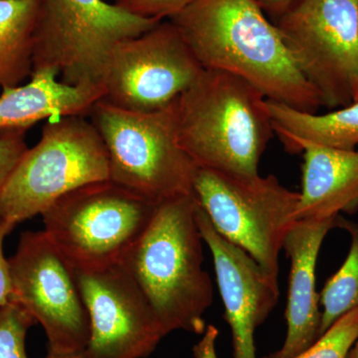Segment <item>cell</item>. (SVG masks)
<instances>
[{
    "label": "cell",
    "instance_id": "20",
    "mask_svg": "<svg viewBox=\"0 0 358 358\" xmlns=\"http://www.w3.org/2000/svg\"><path fill=\"white\" fill-rule=\"evenodd\" d=\"M357 336L358 307L339 317L310 348L292 358H348Z\"/></svg>",
    "mask_w": 358,
    "mask_h": 358
},
{
    "label": "cell",
    "instance_id": "17",
    "mask_svg": "<svg viewBox=\"0 0 358 358\" xmlns=\"http://www.w3.org/2000/svg\"><path fill=\"white\" fill-rule=\"evenodd\" d=\"M264 108L286 152L298 154L305 145L343 150L358 147V101L322 115L267 99Z\"/></svg>",
    "mask_w": 358,
    "mask_h": 358
},
{
    "label": "cell",
    "instance_id": "9",
    "mask_svg": "<svg viewBox=\"0 0 358 358\" xmlns=\"http://www.w3.org/2000/svg\"><path fill=\"white\" fill-rule=\"evenodd\" d=\"M273 22L322 106L352 105L358 89V0H296Z\"/></svg>",
    "mask_w": 358,
    "mask_h": 358
},
{
    "label": "cell",
    "instance_id": "24",
    "mask_svg": "<svg viewBox=\"0 0 358 358\" xmlns=\"http://www.w3.org/2000/svg\"><path fill=\"white\" fill-rule=\"evenodd\" d=\"M14 228V226L0 219V307L11 301L13 296L10 270L8 259L4 256L3 243L7 235L11 233Z\"/></svg>",
    "mask_w": 358,
    "mask_h": 358
},
{
    "label": "cell",
    "instance_id": "1",
    "mask_svg": "<svg viewBox=\"0 0 358 358\" xmlns=\"http://www.w3.org/2000/svg\"><path fill=\"white\" fill-rule=\"evenodd\" d=\"M204 69L244 79L267 100L317 113L322 101L257 0H193L169 18Z\"/></svg>",
    "mask_w": 358,
    "mask_h": 358
},
{
    "label": "cell",
    "instance_id": "19",
    "mask_svg": "<svg viewBox=\"0 0 358 358\" xmlns=\"http://www.w3.org/2000/svg\"><path fill=\"white\" fill-rule=\"evenodd\" d=\"M336 227L350 234V249L345 263L327 280L320 294L322 307L320 336L339 317L358 307V223L338 215Z\"/></svg>",
    "mask_w": 358,
    "mask_h": 358
},
{
    "label": "cell",
    "instance_id": "18",
    "mask_svg": "<svg viewBox=\"0 0 358 358\" xmlns=\"http://www.w3.org/2000/svg\"><path fill=\"white\" fill-rule=\"evenodd\" d=\"M39 0H0V89L22 85L33 74Z\"/></svg>",
    "mask_w": 358,
    "mask_h": 358
},
{
    "label": "cell",
    "instance_id": "4",
    "mask_svg": "<svg viewBox=\"0 0 358 358\" xmlns=\"http://www.w3.org/2000/svg\"><path fill=\"white\" fill-rule=\"evenodd\" d=\"M176 99L152 112L101 99L89 114L107 148L110 180L157 204L193 192L197 166L179 141Z\"/></svg>",
    "mask_w": 358,
    "mask_h": 358
},
{
    "label": "cell",
    "instance_id": "25",
    "mask_svg": "<svg viewBox=\"0 0 358 358\" xmlns=\"http://www.w3.org/2000/svg\"><path fill=\"white\" fill-rule=\"evenodd\" d=\"M219 331L217 327L209 324L205 329L203 336L193 348L194 358H218L216 353V341Z\"/></svg>",
    "mask_w": 358,
    "mask_h": 358
},
{
    "label": "cell",
    "instance_id": "23",
    "mask_svg": "<svg viewBox=\"0 0 358 358\" xmlns=\"http://www.w3.org/2000/svg\"><path fill=\"white\" fill-rule=\"evenodd\" d=\"M26 131L0 134V194L21 157L28 150Z\"/></svg>",
    "mask_w": 358,
    "mask_h": 358
},
{
    "label": "cell",
    "instance_id": "22",
    "mask_svg": "<svg viewBox=\"0 0 358 358\" xmlns=\"http://www.w3.org/2000/svg\"><path fill=\"white\" fill-rule=\"evenodd\" d=\"M193 0H115V6L143 18L169 20L185 9Z\"/></svg>",
    "mask_w": 358,
    "mask_h": 358
},
{
    "label": "cell",
    "instance_id": "27",
    "mask_svg": "<svg viewBox=\"0 0 358 358\" xmlns=\"http://www.w3.org/2000/svg\"><path fill=\"white\" fill-rule=\"evenodd\" d=\"M44 358H84L82 352L76 353H54L48 352Z\"/></svg>",
    "mask_w": 358,
    "mask_h": 358
},
{
    "label": "cell",
    "instance_id": "12",
    "mask_svg": "<svg viewBox=\"0 0 358 358\" xmlns=\"http://www.w3.org/2000/svg\"><path fill=\"white\" fill-rule=\"evenodd\" d=\"M71 268L89 315L84 358L150 357L167 334L126 267Z\"/></svg>",
    "mask_w": 358,
    "mask_h": 358
},
{
    "label": "cell",
    "instance_id": "21",
    "mask_svg": "<svg viewBox=\"0 0 358 358\" xmlns=\"http://www.w3.org/2000/svg\"><path fill=\"white\" fill-rule=\"evenodd\" d=\"M35 324L32 315L15 301L0 307V358H28L26 336Z\"/></svg>",
    "mask_w": 358,
    "mask_h": 358
},
{
    "label": "cell",
    "instance_id": "6",
    "mask_svg": "<svg viewBox=\"0 0 358 358\" xmlns=\"http://www.w3.org/2000/svg\"><path fill=\"white\" fill-rule=\"evenodd\" d=\"M109 179L107 148L93 122L84 115L47 120L0 194V219L16 227L72 190Z\"/></svg>",
    "mask_w": 358,
    "mask_h": 358
},
{
    "label": "cell",
    "instance_id": "29",
    "mask_svg": "<svg viewBox=\"0 0 358 358\" xmlns=\"http://www.w3.org/2000/svg\"><path fill=\"white\" fill-rule=\"evenodd\" d=\"M355 101H358V89H357V95H355Z\"/></svg>",
    "mask_w": 358,
    "mask_h": 358
},
{
    "label": "cell",
    "instance_id": "26",
    "mask_svg": "<svg viewBox=\"0 0 358 358\" xmlns=\"http://www.w3.org/2000/svg\"><path fill=\"white\" fill-rule=\"evenodd\" d=\"M262 7L264 13L273 18V21L282 15L296 0H257Z\"/></svg>",
    "mask_w": 358,
    "mask_h": 358
},
{
    "label": "cell",
    "instance_id": "2",
    "mask_svg": "<svg viewBox=\"0 0 358 358\" xmlns=\"http://www.w3.org/2000/svg\"><path fill=\"white\" fill-rule=\"evenodd\" d=\"M197 206L193 192L160 202L122 262L167 334H203V315L213 301V285L203 268Z\"/></svg>",
    "mask_w": 358,
    "mask_h": 358
},
{
    "label": "cell",
    "instance_id": "28",
    "mask_svg": "<svg viewBox=\"0 0 358 358\" xmlns=\"http://www.w3.org/2000/svg\"><path fill=\"white\" fill-rule=\"evenodd\" d=\"M348 358H358V336L355 345H352V350L348 353Z\"/></svg>",
    "mask_w": 358,
    "mask_h": 358
},
{
    "label": "cell",
    "instance_id": "7",
    "mask_svg": "<svg viewBox=\"0 0 358 358\" xmlns=\"http://www.w3.org/2000/svg\"><path fill=\"white\" fill-rule=\"evenodd\" d=\"M157 206L109 179L72 190L41 215L45 233L71 267L96 268L124 262Z\"/></svg>",
    "mask_w": 358,
    "mask_h": 358
},
{
    "label": "cell",
    "instance_id": "8",
    "mask_svg": "<svg viewBox=\"0 0 358 358\" xmlns=\"http://www.w3.org/2000/svg\"><path fill=\"white\" fill-rule=\"evenodd\" d=\"M193 193L218 234L244 250L279 287L280 253L296 221L300 192L274 176L245 178L197 166Z\"/></svg>",
    "mask_w": 358,
    "mask_h": 358
},
{
    "label": "cell",
    "instance_id": "13",
    "mask_svg": "<svg viewBox=\"0 0 358 358\" xmlns=\"http://www.w3.org/2000/svg\"><path fill=\"white\" fill-rule=\"evenodd\" d=\"M196 221L213 258L225 320L232 333L233 355L257 358L255 331L277 303L279 287L244 250L218 234L199 204Z\"/></svg>",
    "mask_w": 358,
    "mask_h": 358
},
{
    "label": "cell",
    "instance_id": "14",
    "mask_svg": "<svg viewBox=\"0 0 358 358\" xmlns=\"http://www.w3.org/2000/svg\"><path fill=\"white\" fill-rule=\"evenodd\" d=\"M336 227V218L324 221H296L285 238L282 249L291 261L287 336L281 350L270 358H292L320 338L322 310L315 291V267L327 233Z\"/></svg>",
    "mask_w": 358,
    "mask_h": 358
},
{
    "label": "cell",
    "instance_id": "3",
    "mask_svg": "<svg viewBox=\"0 0 358 358\" xmlns=\"http://www.w3.org/2000/svg\"><path fill=\"white\" fill-rule=\"evenodd\" d=\"M265 96L242 78L204 69L176 99L178 136L199 167L235 176H258L274 134Z\"/></svg>",
    "mask_w": 358,
    "mask_h": 358
},
{
    "label": "cell",
    "instance_id": "16",
    "mask_svg": "<svg viewBox=\"0 0 358 358\" xmlns=\"http://www.w3.org/2000/svg\"><path fill=\"white\" fill-rule=\"evenodd\" d=\"M53 71L34 73L27 84L2 90L0 134L26 131L36 122L65 115H89L105 89L69 86Z\"/></svg>",
    "mask_w": 358,
    "mask_h": 358
},
{
    "label": "cell",
    "instance_id": "5",
    "mask_svg": "<svg viewBox=\"0 0 358 358\" xmlns=\"http://www.w3.org/2000/svg\"><path fill=\"white\" fill-rule=\"evenodd\" d=\"M160 21L103 0H39L33 74L53 71L69 86L105 89L115 47Z\"/></svg>",
    "mask_w": 358,
    "mask_h": 358
},
{
    "label": "cell",
    "instance_id": "10",
    "mask_svg": "<svg viewBox=\"0 0 358 358\" xmlns=\"http://www.w3.org/2000/svg\"><path fill=\"white\" fill-rule=\"evenodd\" d=\"M8 263L11 301L43 327L49 352H84L90 338L88 312L72 268L45 231L23 232Z\"/></svg>",
    "mask_w": 358,
    "mask_h": 358
},
{
    "label": "cell",
    "instance_id": "11",
    "mask_svg": "<svg viewBox=\"0 0 358 358\" xmlns=\"http://www.w3.org/2000/svg\"><path fill=\"white\" fill-rule=\"evenodd\" d=\"M203 70L178 27L171 20H162L115 47L103 100L133 112L162 109L192 86Z\"/></svg>",
    "mask_w": 358,
    "mask_h": 358
},
{
    "label": "cell",
    "instance_id": "15",
    "mask_svg": "<svg viewBox=\"0 0 358 358\" xmlns=\"http://www.w3.org/2000/svg\"><path fill=\"white\" fill-rule=\"evenodd\" d=\"M296 221H324L358 210V150L305 145Z\"/></svg>",
    "mask_w": 358,
    "mask_h": 358
}]
</instances>
